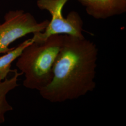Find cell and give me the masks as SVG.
I'll list each match as a JSON object with an SVG mask.
<instances>
[{"mask_svg": "<svg viewBox=\"0 0 126 126\" xmlns=\"http://www.w3.org/2000/svg\"><path fill=\"white\" fill-rule=\"evenodd\" d=\"M69 0H37L36 4L38 8L48 11L51 16V19L43 32L33 34V41L45 40L55 35L85 38L82 33L83 22L78 12L72 11L68 14L66 18L63 16V7Z\"/></svg>", "mask_w": 126, "mask_h": 126, "instance_id": "obj_3", "label": "cell"}, {"mask_svg": "<svg viewBox=\"0 0 126 126\" xmlns=\"http://www.w3.org/2000/svg\"><path fill=\"white\" fill-rule=\"evenodd\" d=\"M96 19H106L126 12V0H75Z\"/></svg>", "mask_w": 126, "mask_h": 126, "instance_id": "obj_5", "label": "cell"}, {"mask_svg": "<svg viewBox=\"0 0 126 126\" xmlns=\"http://www.w3.org/2000/svg\"><path fill=\"white\" fill-rule=\"evenodd\" d=\"M49 20L38 23L31 14L23 10L10 11L4 16V22L0 23V54L12 50L9 46L14 41L30 34L43 32Z\"/></svg>", "mask_w": 126, "mask_h": 126, "instance_id": "obj_4", "label": "cell"}, {"mask_svg": "<svg viewBox=\"0 0 126 126\" xmlns=\"http://www.w3.org/2000/svg\"><path fill=\"white\" fill-rule=\"evenodd\" d=\"M98 54L96 45L85 37L63 35L52 79L39 91L41 97L51 103H62L93 91Z\"/></svg>", "mask_w": 126, "mask_h": 126, "instance_id": "obj_1", "label": "cell"}, {"mask_svg": "<svg viewBox=\"0 0 126 126\" xmlns=\"http://www.w3.org/2000/svg\"><path fill=\"white\" fill-rule=\"evenodd\" d=\"M63 37L62 35H55L45 40L33 41L23 50L16 65L24 75L25 87L39 91L50 83Z\"/></svg>", "mask_w": 126, "mask_h": 126, "instance_id": "obj_2", "label": "cell"}, {"mask_svg": "<svg viewBox=\"0 0 126 126\" xmlns=\"http://www.w3.org/2000/svg\"><path fill=\"white\" fill-rule=\"evenodd\" d=\"M14 75L10 79H5L0 80V125L5 121L6 113L13 110L11 105L7 100L6 96L10 91L19 86L17 84L18 78L23 75L22 72H18L17 69H15Z\"/></svg>", "mask_w": 126, "mask_h": 126, "instance_id": "obj_6", "label": "cell"}, {"mask_svg": "<svg viewBox=\"0 0 126 126\" xmlns=\"http://www.w3.org/2000/svg\"><path fill=\"white\" fill-rule=\"evenodd\" d=\"M33 42L32 38L26 40L16 47H14L11 50L0 57V80H4L9 72H14L15 69H10L12 63L17 59L23 50Z\"/></svg>", "mask_w": 126, "mask_h": 126, "instance_id": "obj_7", "label": "cell"}]
</instances>
